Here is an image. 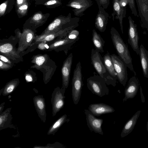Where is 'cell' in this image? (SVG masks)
Here are the masks:
<instances>
[{
  "label": "cell",
  "mask_w": 148,
  "mask_h": 148,
  "mask_svg": "<svg viewBox=\"0 0 148 148\" xmlns=\"http://www.w3.org/2000/svg\"><path fill=\"white\" fill-rule=\"evenodd\" d=\"M110 33L112 42L119 57L134 75L136 76V73L134 71L132 64V58L127 46L114 27H112L111 28Z\"/></svg>",
  "instance_id": "6da1fadb"
},
{
  "label": "cell",
  "mask_w": 148,
  "mask_h": 148,
  "mask_svg": "<svg viewBox=\"0 0 148 148\" xmlns=\"http://www.w3.org/2000/svg\"><path fill=\"white\" fill-rule=\"evenodd\" d=\"M90 58L91 64L98 75L104 79L107 85L115 87L117 79L111 76L106 69L100 52L92 49Z\"/></svg>",
  "instance_id": "7a4b0ae2"
},
{
  "label": "cell",
  "mask_w": 148,
  "mask_h": 148,
  "mask_svg": "<svg viewBox=\"0 0 148 148\" xmlns=\"http://www.w3.org/2000/svg\"><path fill=\"white\" fill-rule=\"evenodd\" d=\"M72 95L74 103L77 104L80 100L83 86L81 62L79 61L75 69L72 81Z\"/></svg>",
  "instance_id": "3957f363"
},
{
  "label": "cell",
  "mask_w": 148,
  "mask_h": 148,
  "mask_svg": "<svg viewBox=\"0 0 148 148\" xmlns=\"http://www.w3.org/2000/svg\"><path fill=\"white\" fill-rule=\"evenodd\" d=\"M106 85L104 79L95 73L87 79L88 89L93 94L101 97L109 94V89Z\"/></svg>",
  "instance_id": "277c9868"
},
{
  "label": "cell",
  "mask_w": 148,
  "mask_h": 148,
  "mask_svg": "<svg viewBox=\"0 0 148 148\" xmlns=\"http://www.w3.org/2000/svg\"><path fill=\"white\" fill-rule=\"evenodd\" d=\"M111 57L117 79L121 84L125 86L128 79L127 66L119 56L112 54Z\"/></svg>",
  "instance_id": "5b68a950"
},
{
  "label": "cell",
  "mask_w": 148,
  "mask_h": 148,
  "mask_svg": "<svg viewBox=\"0 0 148 148\" xmlns=\"http://www.w3.org/2000/svg\"><path fill=\"white\" fill-rule=\"evenodd\" d=\"M65 90V88L57 87L55 88L52 94L51 102L53 116H56L64 106Z\"/></svg>",
  "instance_id": "8992f818"
},
{
  "label": "cell",
  "mask_w": 148,
  "mask_h": 148,
  "mask_svg": "<svg viewBox=\"0 0 148 148\" xmlns=\"http://www.w3.org/2000/svg\"><path fill=\"white\" fill-rule=\"evenodd\" d=\"M129 27L128 30L127 42L132 49L137 55L139 52L138 45L139 36L137 31V25L130 16L128 17Z\"/></svg>",
  "instance_id": "52a82bcc"
},
{
  "label": "cell",
  "mask_w": 148,
  "mask_h": 148,
  "mask_svg": "<svg viewBox=\"0 0 148 148\" xmlns=\"http://www.w3.org/2000/svg\"><path fill=\"white\" fill-rule=\"evenodd\" d=\"M141 28L148 32V0H135Z\"/></svg>",
  "instance_id": "ba28073f"
},
{
  "label": "cell",
  "mask_w": 148,
  "mask_h": 148,
  "mask_svg": "<svg viewBox=\"0 0 148 148\" xmlns=\"http://www.w3.org/2000/svg\"><path fill=\"white\" fill-rule=\"evenodd\" d=\"M84 113L86 115V119L87 125L91 131L103 135V133L101 126L103 120L97 118L88 110L85 109Z\"/></svg>",
  "instance_id": "9c48e42d"
},
{
  "label": "cell",
  "mask_w": 148,
  "mask_h": 148,
  "mask_svg": "<svg viewBox=\"0 0 148 148\" xmlns=\"http://www.w3.org/2000/svg\"><path fill=\"white\" fill-rule=\"evenodd\" d=\"M92 4L91 0H70L67 6L73 8V11L75 15L81 17L84 14V12Z\"/></svg>",
  "instance_id": "30bf717a"
},
{
  "label": "cell",
  "mask_w": 148,
  "mask_h": 148,
  "mask_svg": "<svg viewBox=\"0 0 148 148\" xmlns=\"http://www.w3.org/2000/svg\"><path fill=\"white\" fill-rule=\"evenodd\" d=\"M73 55L71 53L64 61L61 69L62 85V88H67L69 86Z\"/></svg>",
  "instance_id": "8fae6325"
},
{
  "label": "cell",
  "mask_w": 148,
  "mask_h": 148,
  "mask_svg": "<svg viewBox=\"0 0 148 148\" xmlns=\"http://www.w3.org/2000/svg\"><path fill=\"white\" fill-rule=\"evenodd\" d=\"M139 86L138 79L135 76L130 78L125 90V97L123 100V102L135 96L138 90Z\"/></svg>",
  "instance_id": "7c38bea8"
},
{
  "label": "cell",
  "mask_w": 148,
  "mask_h": 148,
  "mask_svg": "<svg viewBox=\"0 0 148 148\" xmlns=\"http://www.w3.org/2000/svg\"><path fill=\"white\" fill-rule=\"evenodd\" d=\"M98 8L99 10L95 19V26L100 32H102L106 30L109 15L102 7Z\"/></svg>",
  "instance_id": "4fadbf2b"
},
{
  "label": "cell",
  "mask_w": 148,
  "mask_h": 148,
  "mask_svg": "<svg viewBox=\"0 0 148 148\" xmlns=\"http://www.w3.org/2000/svg\"><path fill=\"white\" fill-rule=\"evenodd\" d=\"M120 0H113V12L112 14V19L113 21L115 18L118 19L120 26V29L122 34H123V19L125 17L126 9L122 8L119 4Z\"/></svg>",
  "instance_id": "5bb4252c"
},
{
  "label": "cell",
  "mask_w": 148,
  "mask_h": 148,
  "mask_svg": "<svg viewBox=\"0 0 148 148\" xmlns=\"http://www.w3.org/2000/svg\"><path fill=\"white\" fill-rule=\"evenodd\" d=\"M33 102L36 111L39 117L43 123L46 120L47 113L45 99L42 95L35 96L33 99Z\"/></svg>",
  "instance_id": "9a60e30c"
},
{
  "label": "cell",
  "mask_w": 148,
  "mask_h": 148,
  "mask_svg": "<svg viewBox=\"0 0 148 148\" xmlns=\"http://www.w3.org/2000/svg\"><path fill=\"white\" fill-rule=\"evenodd\" d=\"M88 109L95 116L112 113L115 111L114 108L111 106L101 103L91 104L89 106Z\"/></svg>",
  "instance_id": "2e32d148"
},
{
  "label": "cell",
  "mask_w": 148,
  "mask_h": 148,
  "mask_svg": "<svg viewBox=\"0 0 148 148\" xmlns=\"http://www.w3.org/2000/svg\"><path fill=\"white\" fill-rule=\"evenodd\" d=\"M79 39H71L66 36L56 42L50 46V48L60 47L67 55L68 51L72 48Z\"/></svg>",
  "instance_id": "e0dca14e"
},
{
  "label": "cell",
  "mask_w": 148,
  "mask_h": 148,
  "mask_svg": "<svg viewBox=\"0 0 148 148\" xmlns=\"http://www.w3.org/2000/svg\"><path fill=\"white\" fill-rule=\"evenodd\" d=\"M11 109V108H8L0 113V130L8 127L15 128L12 124V116L10 113Z\"/></svg>",
  "instance_id": "ac0fdd59"
},
{
  "label": "cell",
  "mask_w": 148,
  "mask_h": 148,
  "mask_svg": "<svg viewBox=\"0 0 148 148\" xmlns=\"http://www.w3.org/2000/svg\"><path fill=\"white\" fill-rule=\"evenodd\" d=\"M139 55L143 75L148 78V51L142 44L139 47Z\"/></svg>",
  "instance_id": "d6986e66"
},
{
  "label": "cell",
  "mask_w": 148,
  "mask_h": 148,
  "mask_svg": "<svg viewBox=\"0 0 148 148\" xmlns=\"http://www.w3.org/2000/svg\"><path fill=\"white\" fill-rule=\"evenodd\" d=\"M141 111H138L125 124L121 132V136L123 138L128 135L134 129Z\"/></svg>",
  "instance_id": "ffe728a7"
},
{
  "label": "cell",
  "mask_w": 148,
  "mask_h": 148,
  "mask_svg": "<svg viewBox=\"0 0 148 148\" xmlns=\"http://www.w3.org/2000/svg\"><path fill=\"white\" fill-rule=\"evenodd\" d=\"M103 59L105 66L107 71L111 76L117 79V74L114 69L111 55L108 51L104 56Z\"/></svg>",
  "instance_id": "44dd1931"
},
{
  "label": "cell",
  "mask_w": 148,
  "mask_h": 148,
  "mask_svg": "<svg viewBox=\"0 0 148 148\" xmlns=\"http://www.w3.org/2000/svg\"><path fill=\"white\" fill-rule=\"evenodd\" d=\"M92 40L96 49L100 52H103V47L105 41L95 29H93L92 31Z\"/></svg>",
  "instance_id": "7402d4cb"
},
{
  "label": "cell",
  "mask_w": 148,
  "mask_h": 148,
  "mask_svg": "<svg viewBox=\"0 0 148 148\" xmlns=\"http://www.w3.org/2000/svg\"><path fill=\"white\" fill-rule=\"evenodd\" d=\"M67 121H69L67 119V115L64 114L60 117L51 126L49 129L47 134L48 135H54L61 126Z\"/></svg>",
  "instance_id": "603a6c76"
},
{
  "label": "cell",
  "mask_w": 148,
  "mask_h": 148,
  "mask_svg": "<svg viewBox=\"0 0 148 148\" xmlns=\"http://www.w3.org/2000/svg\"><path fill=\"white\" fill-rule=\"evenodd\" d=\"M19 83L18 80H14L7 83L2 89V95L5 96L11 94L16 88Z\"/></svg>",
  "instance_id": "cb8c5ba5"
},
{
  "label": "cell",
  "mask_w": 148,
  "mask_h": 148,
  "mask_svg": "<svg viewBox=\"0 0 148 148\" xmlns=\"http://www.w3.org/2000/svg\"><path fill=\"white\" fill-rule=\"evenodd\" d=\"M13 49L12 45L9 43H6L1 45L0 47V52L5 54L9 53Z\"/></svg>",
  "instance_id": "d4e9b609"
},
{
  "label": "cell",
  "mask_w": 148,
  "mask_h": 148,
  "mask_svg": "<svg viewBox=\"0 0 148 148\" xmlns=\"http://www.w3.org/2000/svg\"><path fill=\"white\" fill-rule=\"evenodd\" d=\"M129 6L131 10L132 13L135 16L138 17L135 5V0H127Z\"/></svg>",
  "instance_id": "484cf974"
},
{
  "label": "cell",
  "mask_w": 148,
  "mask_h": 148,
  "mask_svg": "<svg viewBox=\"0 0 148 148\" xmlns=\"http://www.w3.org/2000/svg\"><path fill=\"white\" fill-rule=\"evenodd\" d=\"M79 32L76 29H73L70 31L67 34L66 36L71 39H79Z\"/></svg>",
  "instance_id": "4316f807"
},
{
  "label": "cell",
  "mask_w": 148,
  "mask_h": 148,
  "mask_svg": "<svg viewBox=\"0 0 148 148\" xmlns=\"http://www.w3.org/2000/svg\"><path fill=\"white\" fill-rule=\"evenodd\" d=\"M98 8L101 6L105 9H107L110 5V0H95Z\"/></svg>",
  "instance_id": "83f0119b"
},
{
  "label": "cell",
  "mask_w": 148,
  "mask_h": 148,
  "mask_svg": "<svg viewBox=\"0 0 148 148\" xmlns=\"http://www.w3.org/2000/svg\"><path fill=\"white\" fill-rule=\"evenodd\" d=\"M64 148V147L60 143L56 142L53 144H48L45 146H34V148Z\"/></svg>",
  "instance_id": "f1b7e54d"
},
{
  "label": "cell",
  "mask_w": 148,
  "mask_h": 148,
  "mask_svg": "<svg viewBox=\"0 0 148 148\" xmlns=\"http://www.w3.org/2000/svg\"><path fill=\"white\" fill-rule=\"evenodd\" d=\"M45 57L43 56L37 57L35 60V63L38 66H40L45 62Z\"/></svg>",
  "instance_id": "f546056e"
},
{
  "label": "cell",
  "mask_w": 148,
  "mask_h": 148,
  "mask_svg": "<svg viewBox=\"0 0 148 148\" xmlns=\"http://www.w3.org/2000/svg\"><path fill=\"white\" fill-rule=\"evenodd\" d=\"M24 41L27 44L30 42L33 38V35L31 33L27 34L24 37Z\"/></svg>",
  "instance_id": "4dcf8cb0"
},
{
  "label": "cell",
  "mask_w": 148,
  "mask_h": 148,
  "mask_svg": "<svg viewBox=\"0 0 148 148\" xmlns=\"http://www.w3.org/2000/svg\"><path fill=\"white\" fill-rule=\"evenodd\" d=\"M10 65L8 64H4L1 61H0V67L1 69H7L10 67Z\"/></svg>",
  "instance_id": "1f68e13d"
},
{
  "label": "cell",
  "mask_w": 148,
  "mask_h": 148,
  "mask_svg": "<svg viewBox=\"0 0 148 148\" xmlns=\"http://www.w3.org/2000/svg\"><path fill=\"white\" fill-rule=\"evenodd\" d=\"M0 58V60L3 62H7L8 64L11 63L10 62L6 57L1 55Z\"/></svg>",
  "instance_id": "d6a6232c"
},
{
  "label": "cell",
  "mask_w": 148,
  "mask_h": 148,
  "mask_svg": "<svg viewBox=\"0 0 148 148\" xmlns=\"http://www.w3.org/2000/svg\"><path fill=\"white\" fill-rule=\"evenodd\" d=\"M42 17V16L41 14H37L34 16L33 18L35 20H38L40 19Z\"/></svg>",
  "instance_id": "836d02e7"
},
{
  "label": "cell",
  "mask_w": 148,
  "mask_h": 148,
  "mask_svg": "<svg viewBox=\"0 0 148 148\" xmlns=\"http://www.w3.org/2000/svg\"><path fill=\"white\" fill-rule=\"evenodd\" d=\"M25 79L26 81L28 82H31L33 81L32 77L29 75H26L25 77Z\"/></svg>",
  "instance_id": "e575fe53"
},
{
  "label": "cell",
  "mask_w": 148,
  "mask_h": 148,
  "mask_svg": "<svg viewBox=\"0 0 148 148\" xmlns=\"http://www.w3.org/2000/svg\"><path fill=\"white\" fill-rule=\"evenodd\" d=\"M140 91L141 95V101L142 103H144L145 102V99L142 92V90L141 86H140Z\"/></svg>",
  "instance_id": "d590c367"
},
{
  "label": "cell",
  "mask_w": 148,
  "mask_h": 148,
  "mask_svg": "<svg viewBox=\"0 0 148 148\" xmlns=\"http://www.w3.org/2000/svg\"><path fill=\"white\" fill-rule=\"evenodd\" d=\"M6 6V5L5 3H3L1 4L0 6V12L3 11L5 8Z\"/></svg>",
  "instance_id": "8d00e7d4"
},
{
  "label": "cell",
  "mask_w": 148,
  "mask_h": 148,
  "mask_svg": "<svg viewBox=\"0 0 148 148\" xmlns=\"http://www.w3.org/2000/svg\"><path fill=\"white\" fill-rule=\"evenodd\" d=\"M56 2L57 1L56 0H51L47 2L46 4L47 5H51L55 4L56 3Z\"/></svg>",
  "instance_id": "74e56055"
},
{
  "label": "cell",
  "mask_w": 148,
  "mask_h": 148,
  "mask_svg": "<svg viewBox=\"0 0 148 148\" xmlns=\"http://www.w3.org/2000/svg\"><path fill=\"white\" fill-rule=\"evenodd\" d=\"M5 103L3 102L2 103H1L0 105V113H1L3 112V110L4 107V105L5 104Z\"/></svg>",
  "instance_id": "f35d334b"
},
{
  "label": "cell",
  "mask_w": 148,
  "mask_h": 148,
  "mask_svg": "<svg viewBox=\"0 0 148 148\" xmlns=\"http://www.w3.org/2000/svg\"><path fill=\"white\" fill-rule=\"evenodd\" d=\"M27 8V5H25L21 6L19 7V9L20 10H26Z\"/></svg>",
  "instance_id": "ab89813d"
},
{
  "label": "cell",
  "mask_w": 148,
  "mask_h": 148,
  "mask_svg": "<svg viewBox=\"0 0 148 148\" xmlns=\"http://www.w3.org/2000/svg\"><path fill=\"white\" fill-rule=\"evenodd\" d=\"M23 0H17V3L18 4H20L22 3Z\"/></svg>",
  "instance_id": "60d3db41"
},
{
  "label": "cell",
  "mask_w": 148,
  "mask_h": 148,
  "mask_svg": "<svg viewBox=\"0 0 148 148\" xmlns=\"http://www.w3.org/2000/svg\"><path fill=\"white\" fill-rule=\"evenodd\" d=\"M44 46L45 48L47 49H48L49 48V47L47 44H45Z\"/></svg>",
  "instance_id": "b9f144b4"
},
{
  "label": "cell",
  "mask_w": 148,
  "mask_h": 148,
  "mask_svg": "<svg viewBox=\"0 0 148 148\" xmlns=\"http://www.w3.org/2000/svg\"><path fill=\"white\" fill-rule=\"evenodd\" d=\"M147 132H148V121L147 122Z\"/></svg>",
  "instance_id": "7bdbcfd3"
}]
</instances>
